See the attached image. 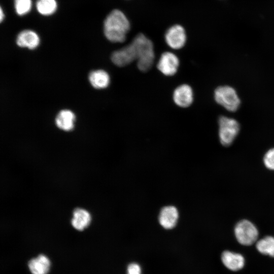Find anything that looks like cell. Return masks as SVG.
<instances>
[{
  "instance_id": "1",
  "label": "cell",
  "mask_w": 274,
  "mask_h": 274,
  "mask_svg": "<svg viewBox=\"0 0 274 274\" xmlns=\"http://www.w3.org/2000/svg\"><path fill=\"white\" fill-rule=\"evenodd\" d=\"M130 29L129 22L119 10H113L106 17L104 24V31L108 40L114 43L123 42Z\"/></svg>"
},
{
  "instance_id": "2",
  "label": "cell",
  "mask_w": 274,
  "mask_h": 274,
  "mask_svg": "<svg viewBox=\"0 0 274 274\" xmlns=\"http://www.w3.org/2000/svg\"><path fill=\"white\" fill-rule=\"evenodd\" d=\"M136 55L137 66L142 72H147L153 65L155 58L152 42L142 33L135 37L132 41Z\"/></svg>"
},
{
  "instance_id": "3",
  "label": "cell",
  "mask_w": 274,
  "mask_h": 274,
  "mask_svg": "<svg viewBox=\"0 0 274 274\" xmlns=\"http://www.w3.org/2000/svg\"><path fill=\"white\" fill-rule=\"evenodd\" d=\"M214 98L219 105L230 112L236 111L241 103L235 89L227 85L218 87L214 92Z\"/></svg>"
},
{
  "instance_id": "4",
  "label": "cell",
  "mask_w": 274,
  "mask_h": 274,
  "mask_svg": "<svg viewBox=\"0 0 274 274\" xmlns=\"http://www.w3.org/2000/svg\"><path fill=\"white\" fill-rule=\"evenodd\" d=\"M219 136L224 146H230L238 134L239 124L234 119L221 116L219 119Z\"/></svg>"
},
{
  "instance_id": "5",
  "label": "cell",
  "mask_w": 274,
  "mask_h": 274,
  "mask_svg": "<svg viewBox=\"0 0 274 274\" xmlns=\"http://www.w3.org/2000/svg\"><path fill=\"white\" fill-rule=\"evenodd\" d=\"M234 233L238 243L244 246H250L257 239L258 231L256 226L247 220H242L237 223Z\"/></svg>"
},
{
  "instance_id": "6",
  "label": "cell",
  "mask_w": 274,
  "mask_h": 274,
  "mask_svg": "<svg viewBox=\"0 0 274 274\" xmlns=\"http://www.w3.org/2000/svg\"><path fill=\"white\" fill-rule=\"evenodd\" d=\"M167 44L172 48L179 49L182 48L186 41L184 28L180 25H175L169 28L165 35Z\"/></svg>"
},
{
  "instance_id": "7",
  "label": "cell",
  "mask_w": 274,
  "mask_h": 274,
  "mask_svg": "<svg viewBox=\"0 0 274 274\" xmlns=\"http://www.w3.org/2000/svg\"><path fill=\"white\" fill-rule=\"evenodd\" d=\"M111 58L115 65L121 67L136 60L135 49L132 43L113 52Z\"/></svg>"
},
{
  "instance_id": "8",
  "label": "cell",
  "mask_w": 274,
  "mask_h": 274,
  "mask_svg": "<svg viewBox=\"0 0 274 274\" xmlns=\"http://www.w3.org/2000/svg\"><path fill=\"white\" fill-rule=\"evenodd\" d=\"M179 65L178 57L170 52L162 53L157 63L158 69L165 76H172L176 74Z\"/></svg>"
},
{
  "instance_id": "9",
  "label": "cell",
  "mask_w": 274,
  "mask_h": 274,
  "mask_svg": "<svg viewBox=\"0 0 274 274\" xmlns=\"http://www.w3.org/2000/svg\"><path fill=\"white\" fill-rule=\"evenodd\" d=\"M179 213L177 209L169 206L163 208L159 215L158 220L162 227L166 229L174 228L177 223Z\"/></svg>"
},
{
  "instance_id": "10",
  "label": "cell",
  "mask_w": 274,
  "mask_h": 274,
  "mask_svg": "<svg viewBox=\"0 0 274 274\" xmlns=\"http://www.w3.org/2000/svg\"><path fill=\"white\" fill-rule=\"evenodd\" d=\"M173 99L177 105L183 108L189 107L192 102L193 96L192 89L190 86L183 84L174 91Z\"/></svg>"
},
{
  "instance_id": "11",
  "label": "cell",
  "mask_w": 274,
  "mask_h": 274,
  "mask_svg": "<svg viewBox=\"0 0 274 274\" xmlns=\"http://www.w3.org/2000/svg\"><path fill=\"white\" fill-rule=\"evenodd\" d=\"M221 260L227 268L232 271L242 269L245 264L244 258L241 254L229 251L222 253Z\"/></svg>"
},
{
  "instance_id": "12",
  "label": "cell",
  "mask_w": 274,
  "mask_h": 274,
  "mask_svg": "<svg viewBox=\"0 0 274 274\" xmlns=\"http://www.w3.org/2000/svg\"><path fill=\"white\" fill-rule=\"evenodd\" d=\"M16 43L20 47L34 49L39 45L40 38L36 32L31 30H24L17 36Z\"/></svg>"
},
{
  "instance_id": "13",
  "label": "cell",
  "mask_w": 274,
  "mask_h": 274,
  "mask_svg": "<svg viewBox=\"0 0 274 274\" xmlns=\"http://www.w3.org/2000/svg\"><path fill=\"white\" fill-rule=\"evenodd\" d=\"M91 221V215L87 210L82 208H76L74 210L71 224L76 230H84L89 226Z\"/></svg>"
},
{
  "instance_id": "14",
  "label": "cell",
  "mask_w": 274,
  "mask_h": 274,
  "mask_svg": "<svg viewBox=\"0 0 274 274\" xmlns=\"http://www.w3.org/2000/svg\"><path fill=\"white\" fill-rule=\"evenodd\" d=\"M28 265L32 274H47L50 266V261L46 256L41 254L31 259Z\"/></svg>"
},
{
  "instance_id": "15",
  "label": "cell",
  "mask_w": 274,
  "mask_h": 274,
  "mask_svg": "<svg viewBox=\"0 0 274 274\" xmlns=\"http://www.w3.org/2000/svg\"><path fill=\"white\" fill-rule=\"evenodd\" d=\"M75 118L74 114L72 111L68 110H63L57 114L55 123L60 129L65 131H70L74 127Z\"/></svg>"
},
{
  "instance_id": "16",
  "label": "cell",
  "mask_w": 274,
  "mask_h": 274,
  "mask_svg": "<svg viewBox=\"0 0 274 274\" xmlns=\"http://www.w3.org/2000/svg\"><path fill=\"white\" fill-rule=\"evenodd\" d=\"M89 80L91 85L96 89L106 88L110 83V76L105 71L99 70L90 73Z\"/></svg>"
},
{
  "instance_id": "17",
  "label": "cell",
  "mask_w": 274,
  "mask_h": 274,
  "mask_svg": "<svg viewBox=\"0 0 274 274\" xmlns=\"http://www.w3.org/2000/svg\"><path fill=\"white\" fill-rule=\"evenodd\" d=\"M256 246L260 253L274 257V237L266 236L259 240Z\"/></svg>"
},
{
  "instance_id": "18",
  "label": "cell",
  "mask_w": 274,
  "mask_h": 274,
  "mask_svg": "<svg viewBox=\"0 0 274 274\" xmlns=\"http://www.w3.org/2000/svg\"><path fill=\"white\" fill-rule=\"evenodd\" d=\"M36 8L39 13L42 15L48 16L56 11L57 4L56 0H38Z\"/></svg>"
},
{
  "instance_id": "19",
  "label": "cell",
  "mask_w": 274,
  "mask_h": 274,
  "mask_svg": "<svg viewBox=\"0 0 274 274\" xmlns=\"http://www.w3.org/2000/svg\"><path fill=\"white\" fill-rule=\"evenodd\" d=\"M14 6L18 15H24L29 12L31 9V0H14Z\"/></svg>"
},
{
  "instance_id": "20",
  "label": "cell",
  "mask_w": 274,
  "mask_h": 274,
  "mask_svg": "<svg viewBox=\"0 0 274 274\" xmlns=\"http://www.w3.org/2000/svg\"><path fill=\"white\" fill-rule=\"evenodd\" d=\"M263 161L267 168L274 170V148L267 151L264 156Z\"/></svg>"
},
{
  "instance_id": "21",
  "label": "cell",
  "mask_w": 274,
  "mask_h": 274,
  "mask_svg": "<svg viewBox=\"0 0 274 274\" xmlns=\"http://www.w3.org/2000/svg\"><path fill=\"white\" fill-rule=\"evenodd\" d=\"M127 274H142L141 265L136 262L130 263L127 266Z\"/></svg>"
},
{
  "instance_id": "22",
  "label": "cell",
  "mask_w": 274,
  "mask_h": 274,
  "mask_svg": "<svg viewBox=\"0 0 274 274\" xmlns=\"http://www.w3.org/2000/svg\"><path fill=\"white\" fill-rule=\"evenodd\" d=\"M4 17H5L4 13L3 12L2 8H1V11H0V20H1V22L3 21V20L4 19Z\"/></svg>"
}]
</instances>
